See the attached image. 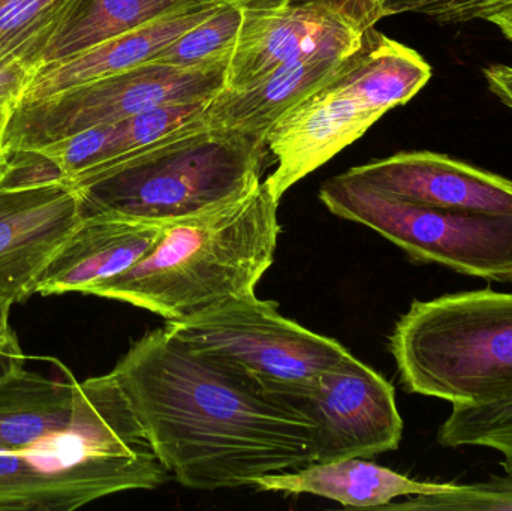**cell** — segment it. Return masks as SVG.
Returning a JSON list of instances; mask_svg holds the SVG:
<instances>
[{"mask_svg": "<svg viewBox=\"0 0 512 511\" xmlns=\"http://www.w3.org/2000/svg\"><path fill=\"white\" fill-rule=\"evenodd\" d=\"M111 374L158 458L195 491L254 485L315 464L313 425L195 351L167 327L132 342Z\"/></svg>", "mask_w": 512, "mask_h": 511, "instance_id": "obj_1", "label": "cell"}, {"mask_svg": "<svg viewBox=\"0 0 512 511\" xmlns=\"http://www.w3.org/2000/svg\"><path fill=\"white\" fill-rule=\"evenodd\" d=\"M279 203L261 182L243 197L168 222L137 264L87 296L128 303L174 324L255 294L273 264Z\"/></svg>", "mask_w": 512, "mask_h": 511, "instance_id": "obj_2", "label": "cell"}, {"mask_svg": "<svg viewBox=\"0 0 512 511\" xmlns=\"http://www.w3.org/2000/svg\"><path fill=\"white\" fill-rule=\"evenodd\" d=\"M432 78L418 51L370 27L339 71L276 123L267 150L276 170L264 185L276 200L363 137Z\"/></svg>", "mask_w": 512, "mask_h": 511, "instance_id": "obj_3", "label": "cell"}, {"mask_svg": "<svg viewBox=\"0 0 512 511\" xmlns=\"http://www.w3.org/2000/svg\"><path fill=\"white\" fill-rule=\"evenodd\" d=\"M388 347L409 393L453 407L512 399V293L484 288L415 300Z\"/></svg>", "mask_w": 512, "mask_h": 511, "instance_id": "obj_4", "label": "cell"}, {"mask_svg": "<svg viewBox=\"0 0 512 511\" xmlns=\"http://www.w3.org/2000/svg\"><path fill=\"white\" fill-rule=\"evenodd\" d=\"M267 146L206 120L168 135L80 188L84 213L168 224L236 200L261 183Z\"/></svg>", "mask_w": 512, "mask_h": 511, "instance_id": "obj_5", "label": "cell"}, {"mask_svg": "<svg viewBox=\"0 0 512 511\" xmlns=\"http://www.w3.org/2000/svg\"><path fill=\"white\" fill-rule=\"evenodd\" d=\"M165 327L262 395L295 410L316 378L351 354L340 342L283 317L276 302L256 294Z\"/></svg>", "mask_w": 512, "mask_h": 511, "instance_id": "obj_6", "label": "cell"}, {"mask_svg": "<svg viewBox=\"0 0 512 511\" xmlns=\"http://www.w3.org/2000/svg\"><path fill=\"white\" fill-rule=\"evenodd\" d=\"M328 212L364 225L414 261L439 264L489 282H512V215L420 206L373 188L348 173L322 183Z\"/></svg>", "mask_w": 512, "mask_h": 511, "instance_id": "obj_7", "label": "cell"}, {"mask_svg": "<svg viewBox=\"0 0 512 511\" xmlns=\"http://www.w3.org/2000/svg\"><path fill=\"white\" fill-rule=\"evenodd\" d=\"M231 57L197 68L144 62L12 111L5 149H38L99 125L189 99L213 98L225 87Z\"/></svg>", "mask_w": 512, "mask_h": 511, "instance_id": "obj_8", "label": "cell"}, {"mask_svg": "<svg viewBox=\"0 0 512 511\" xmlns=\"http://www.w3.org/2000/svg\"><path fill=\"white\" fill-rule=\"evenodd\" d=\"M298 410L312 422L318 464L372 459L402 441L393 384L352 354L316 378Z\"/></svg>", "mask_w": 512, "mask_h": 511, "instance_id": "obj_9", "label": "cell"}, {"mask_svg": "<svg viewBox=\"0 0 512 511\" xmlns=\"http://www.w3.org/2000/svg\"><path fill=\"white\" fill-rule=\"evenodd\" d=\"M364 33L321 3L251 0L245 6L225 89H248L289 63L348 56L360 47Z\"/></svg>", "mask_w": 512, "mask_h": 511, "instance_id": "obj_10", "label": "cell"}, {"mask_svg": "<svg viewBox=\"0 0 512 511\" xmlns=\"http://www.w3.org/2000/svg\"><path fill=\"white\" fill-rule=\"evenodd\" d=\"M84 216L72 183L0 189V300L15 305L36 285Z\"/></svg>", "mask_w": 512, "mask_h": 511, "instance_id": "obj_11", "label": "cell"}, {"mask_svg": "<svg viewBox=\"0 0 512 511\" xmlns=\"http://www.w3.org/2000/svg\"><path fill=\"white\" fill-rule=\"evenodd\" d=\"M346 173L420 206L512 215V180L442 153L400 152Z\"/></svg>", "mask_w": 512, "mask_h": 511, "instance_id": "obj_12", "label": "cell"}, {"mask_svg": "<svg viewBox=\"0 0 512 511\" xmlns=\"http://www.w3.org/2000/svg\"><path fill=\"white\" fill-rule=\"evenodd\" d=\"M164 225L116 213H84L80 224L42 273L36 294H89L137 264L158 242Z\"/></svg>", "mask_w": 512, "mask_h": 511, "instance_id": "obj_13", "label": "cell"}, {"mask_svg": "<svg viewBox=\"0 0 512 511\" xmlns=\"http://www.w3.org/2000/svg\"><path fill=\"white\" fill-rule=\"evenodd\" d=\"M144 474L114 465L65 471L36 467L21 449L0 452V511H72L110 495L153 491Z\"/></svg>", "mask_w": 512, "mask_h": 511, "instance_id": "obj_14", "label": "cell"}, {"mask_svg": "<svg viewBox=\"0 0 512 511\" xmlns=\"http://www.w3.org/2000/svg\"><path fill=\"white\" fill-rule=\"evenodd\" d=\"M225 0H204L146 26L107 39L75 56L45 63L33 72L23 102L38 101L62 90L117 74L140 63L149 62L183 33L206 20ZM18 104V105H20Z\"/></svg>", "mask_w": 512, "mask_h": 511, "instance_id": "obj_15", "label": "cell"}, {"mask_svg": "<svg viewBox=\"0 0 512 511\" xmlns=\"http://www.w3.org/2000/svg\"><path fill=\"white\" fill-rule=\"evenodd\" d=\"M348 56L289 63L245 90L224 87L207 105V128L234 132L267 146V135L276 123L330 80Z\"/></svg>", "mask_w": 512, "mask_h": 511, "instance_id": "obj_16", "label": "cell"}, {"mask_svg": "<svg viewBox=\"0 0 512 511\" xmlns=\"http://www.w3.org/2000/svg\"><path fill=\"white\" fill-rule=\"evenodd\" d=\"M454 483H429L409 479L369 459H345L307 465L300 470L259 477L252 488L289 495H315L352 509H382L400 497L433 495Z\"/></svg>", "mask_w": 512, "mask_h": 511, "instance_id": "obj_17", "label": "cell"}, {"mask_svg": "<svg viewBox=\"0 0 512 511\" xmlns=\"http://www.w3.org/2000/svg\"><path fill=\"white\" fill-rule=\"evenodd\" d=\"M12 363L0 374V452L18 450L69 425L78 381L65 366L63 380Z\"/></svg>", "mask_w": 512, "mask_h": 511, "instance_id": "obj_18", "label": "cell"}, {"mask_svg": "<svg viewBox=\"0 0 512 511\" xmlns=\"http://www.w3.org/2000/svg\"><path fill=\"white\" fill-rule=\"evenodd\" d=\"M198 2L204 0H80L48 42L39 66L75 56Z\"/></svg>", "mask_w": 512, "mask_h": 511, "instance_id": "obj_19", "label": "cell"}, {"mask_svg": "<svg viewBox=\"0 0 512 511\" xmlns=\"http://www.w3.org/2000/svg\"><path fill=\"white\" fill-rule=\"evenodd\" d=\"M80 0H0V54L33 71L63 21Z\"/></svg>", "mask_w": 512, "mask_h": 511, "instance_id": "obj_20", "label": "cell"}, {"mask_svg": "<svg viewBox=\"0 0 512 511\" xmlns=\"http://www.w3.org/2000/svg\"><path fill=\"white\" fill-rule=\"evenodd\" d=\"M248 2L251 0H225L206 20L183 33L149 62L197 68L231 57Z\"/></svg>", "mask_w": 512, "mask_h": 511, "instance_id": "obj_21", "label": "cell"}, {"mask_svg": "<svg viewBox=\"0 0 512 511\" xmlns=\"http://www.w3.org/2000/svg\"><path fill=\"white\" fill-rule=\"evenodd\" d=\"M442 447H486L501 453V467L512 476V399L453 407L438 431Z\"/></svg>", "mask_w": 512, "mask_h": 511, "instance_id": "obj_22", "label": "cell"}, {"mask_svg": "<svg viewBox=\"0 0 512 511\" xmlns=\"http://www.w3.org/2000/svg\"><path fill=\"white\" fill-rule=\"evenodd\" d=\"M382 509L444 511H512V476L492 477L474 485H453L445 492L409 497Z\"/></svg>", "mask_w": 512, "mask_h": 511, "instance_id": "obj_23", "label": "cell"}, {"mask_svg": "<svg viewBox=\"0 0 512 511\" xmlns=\"http://www.w3.org/2000/svg\"><path fill=\"white\" fill-rule=\"evenodd\" d=\"M294 2H313L336 9L361 30L375 27L382 18L391 15L414 14L417 0H294Z\"/></svg>", "mask_w": 512, "mask_h": 511, "instance_id": "obj_24", "label": "cell"}, {"mask_svg": "<svg viewBox=\"0 0 512 511\" xmlns=\"http://www.w3.org/2000/svg\"><path fill=\"white\" fill-rule=\"evenodd\" d=\"M33 69L15 57L0 54V107H17L33 77Z\"/></svg>", "mask_w": 512, "mask_h": 511, "instance_id": "obj_25", "label": "cell"}, {"mask_svg": "<svg viewBox=\"0 0 512 511\" xmlns=\"http://www.w3.org/2000/svg\"><path fill=\"white\" fill-rule=\"evenodd\" d=\"M486 0H417L414 14L426 15L438 23L448 24L471 23L475 9Z\"/></svg>", "mask_w": 512, "mask_h": 511, "instance_id": "obj_26", "label": "cell"}, {"mask_svg": "<svg viewBox=\"0 0 512 511\" xmlns=\"http://www.w3.org/2000/svg\"><path fill=\"white\" fill-rule=\"evenodd\" d=\"M11 303L0 300V374L12 363L26 360L11 326Z\"/></svg>", "mask_w": 512, "mask_h": 511, "instance_id": "obj_27", "label": "cell"}, {"mask_svg": "<svg viewBox=\"0 0 512 511\" xmlns=\"http://www.w3.org/2000/svg\"><path fill=\"white\" fill-rule=\"evenodd\" d=\"M475 20L489 21L512 44V0H486L472 14Z\"/></svg>", "mask_w": 512, "mask_h": 511, "instance_id": "obj_28", "label": "cell"}, {"mask_svg": "<svg viewBox=\"0 0 512 511\" xmlns=\"http://www.w3.org/2000/svg\"><path fill=\"white\" fill-rule=\"evenodd\" d=\"M487 86L499 101L512 110V68L507 65H490L483 69Z\"/></svg>", "mask_w": 512, "mask_h": 511, "instance_id": "obj_29", "label": "cell"}, {"mask_svg": "<svg viewBox=\"0 0 512 511\" xmlns=\"http://www.w3.org/2000/svg\"><path fill=\"white\" fill-rule=\"evenodd\" d=\"M12 111H14L12 107H0V161H2L3 152H5L6 128H8Z\"/></svg>", "mask_w": 512, "mask_h": 511, "instance_id": "obj_30", "label": "cell"}]
</instances>
